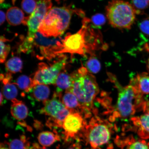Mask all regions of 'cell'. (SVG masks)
Instances as JSON below:
<instances>
[{
	"label": "cell",
	"instance_id": "6da1fadb",
	"mask_svg": "<svg viewBox=\"0 0 149 149\" xmlns=\"http://www.w3.org/2000/svg\"><path fill=\"white\" fill-rule=\"evenodd\" d=\"M90 22L88 19L84 18L82 27L79 31L74 34L68 33L66 35L63 39L61 54H77L84 56L94 54V52L100 47L101 40L99 35L91 28Z\"/></svg>",
	"mask_w": 149,
	"mask_h": 149
},
{
	"label": "cell",
	"instance_id": "7a4b0ae2",
	"mask_svg": "<svg viewBox=\"0 0 149 149\" xmlns=\"http://www.w3.org/2000/svg\"><path fill=\"white\" fill-rule=\"evenodd\" d=\"M20 39L19 53H31L39 60L49 61L61 54L63 39L60 37H47L38 31L33 37L27 36Z\"/></svg>",
	"mask_w": 149,
	"mask_h": 149
},
{
	"label": "cell",
	"instance_id": "3957f363",
	"mask_svg": "<svg viewBox=\"0 0 149 149\" xmlns=\"http://www.w3.org/2000/svg\"><path fill=\"white\" fill-rule=\"evenodd\" d=\"M109 78L118 89V95L113 113L115 117L127 119L133 115L138 108L146 109L147 102L144 101L143 95L139 90L133 78L129 85L123 87L115 77L109 74Z\"/></svg>",
	"mask_w": 149,
	"mask_h": 149
},
{
	"label": "cell",
	"instance_id": "277c9868",
	"mask_svg": "<svg viewBox=\"0 0 149 149\" xmlns=\"http://www.w3.org/2000/svg\"><path fill=\"white\" fill-rule=\"evenodd\" d=\"M74 11L69 7H53L46 15L38 31L46 37H59L68 28Z\"/></svg>",
	"mask_w": 149,
	"mask_h": 149
},
{
	"label": "cell",
	"instance_id": "5b68a950",
	"mask_svg": "<svg viewBox=\"0 0 149 149\" xmlns=\"http://www.w3.org/2000/svg\"><path fill=\"white\" fill-rule=\"evenodd\" d=\"M107 15L113 27L119 29H130L135 19V9L128 2L112 0L106 8Z\"/></svg>",
	"mask_w": 149,
	"mask_h": 149
},
{
	"label": "cell",
	"instance_id": "8992f818",
	"mask_svg": "<svg viewBox=\"0 0 149 149\" xmlns=\"http://www.w3.org/2000/svg\"><path fill=\"white\" fill-rule=\"evenodd\" d=\"M61 93L55 92L51 100L43 102V107L40 113L49 117L46 125L50 129L62 128L65 119L72 113L61 101Z\"/></svg>",
	"mask_w": 149,
	"mask_h": 149
},
{
	"label": "cell",
	"instance_id": "52a82bcc",
	"mask_svg": "<svg viewBox=\"0 0 149 149\" xmlns=\"http://www.w3.org/2000/svg\"><path fill=\"white\" fill-rule=\"evenodd\" d=\"M109 123L96 117L86 127L87 142L94 149L108 144L110 141L112 126Z\"/></svg>",
	"mask_w": 149,
	"mask_h": 149
},
{
	"label": "cell",
	"instance_id": "ba28073f",
	"mask_svg": "<svg viewBox=\"0 0 149 149\" xmlns=\"http://www.w3.org/2000/svg\"><path fill=\"white\" fill-rule=\"evenodd\" d=\"M77 72L84 98L82 112L89 117L94 107L95 98L99 93V88L95 78L86 67H81Z\"/></svg>",
	"mask_w": 149,
	"mask_h": 149
},
{
	"label": "cell",
	"instance_id": "9c48e42d",
	"mask_svg": "<svg viewBox=\"0 0 149 149\" xmlns=\"http://www.w3.org/2000/svg\"><path fill=\"white\" fill-rule=\"evenodd\" d=\"M68 61L67 56L61 54L52 64L39 63L38 70L33 78L35 84H55L57 76L64 69Z\"/></svg>",
	"mask_w": 149,
	"mask_h": 149
},
{
	"label": "cell",
	"instance_id": "30bf717a",
	"mask_svg": "<svg viewBox=\"0 0 149 149\" xmlns=\"http://www.w3.org/2000/svg\"><path fill=\"white\" fill-rule=\"evenodd\" d=\"M37 7L35 10L29 17L27 25L29 28L27 36L33 37L38 31L40 24L47 14L51 9L52 0H35Z\"/></svg>",
	"mask_w": 149,
	"mask_h": 149
},
{
	"label": "cell",
	"instance_id": "8fae6325",
	"mask_svg": "<svg viewBox=\"0 0 149 149\" xmlns=\"http://www.w3.org/2000/svg\"><path fill=\"white\" fill-rule=\"evenodd\" d=\"M85 124L81 113L79 112L70 113L64 121L62 128L65 141L74 138L81 130L84 128Z\"/></svg>",
	"mask_w": 149,
	"mask_h": 149
},
{
	"label": "cell",
	"instance_id": "7c38bea8",
	"mask_svg": "<svg viewBox=\"0 0 149 149\" xmlns=\"http://www.w3.org/2000/svg\"><path fill=\"white\" fill-rule=\"evenodd\" d=\"M28 18L29 17H25L21 9L16 7L8 9L6 13L7 21L11 25L17 26L22 24L27 25Z\"/></svg>",
	"mask_w": 149,
	"mask_h": 149
},
{
	"label": "cell",
	"instance_id": "4fadbf2b",
	"mask_svg": "<svg viewBox=\"0 0 149 149\" xmlns=\"http://www.w3.org/2000/svg\"><path fill=\"white\" fill-rule=\"evenodd\" d=\"M10 112L11 115L16 120H23L27 117L29 110L24 102L15 99L12 100Z\"/></svg>",
	"mask_w": 149,
	"mask_h": 149
},
{
	"label": "cell",
	"instance_id": "5bb4252c",
	"mask_svg": "<svg viewBox=\"0 0 149 149\" xmlns=\"http://www.w3.org/2000/svg\"><path fill=\"white\" fill-rule=\"evenodd\" d=\"M61 101L68 109L72 112H81V107L79 100L73 93L70 91H66L62 97Z\"/></svg>",
	"mask_w": 149,
	"mask_h": 149
},
{
	"label": "cell",
	"instance_id": "9a60e30c",
	"mask_svg": "<svg viewBox=\"0 0 149 149\" xmlns=\"http://www.w3.org/2000/svg\"><path fill=\"white\" fill-rule=\"evenodd\" d=\"M39 143L42 147L51 146L56 141L60 140V137L56 130L54 132L44 131L39 134L37 137Z\"/></svg>",
	"mask_w": 149,
	"mask_h": 149
},
{
	"label": "cell",
	"instance_id": "2e32d148",
	"mask_svg": "<svg viewBox=\"0 0 149 149\" xmlns=\"http://www.w3.org/2000/svg\"><path fill=\"white\" fill-rule=\"evenodd\" d=\"M72 80L70 74L63 70L57 76L55 84L56 87V92L61 93L63 91L68 90L71 86Z\"/></svg>",
	"mask_w": 149,
	"mask_h": 149
},
{
	"label": "cell",
	"instance_id": "e0dca14e",
	"mask_svg": "<svg viewBox=\"0 0 149 149\" xmlns=\"http://www.w3.org/2000/svg\"><path fill=\"white\" fill-rule=\"evenodd\" d=\"M31 92V95L37 101L44 102L48 100L50 90L47 85L40 84L35 85Z\"/></svg>",
	"mask_w": 149,
	"mask_h": 149
},
{
	"label": "cell",
	"instance_id": "ac0fdd59",
	"mask_svg": "<svg viewBox=\"0 0 149 149\" xmlns=\"http://www.w3.org/2000/svg\"><path fill=\"white\" fill-rule=\"evenodd\" d=\"M134 79L141 94L143 95L149 94V74L143 72L138 74Z\"/></svg>",
	"mask_w": 149,
	"mask_h": 149
},
{
	"label": "cell",
	"instance_id": "d6986e66",
	"mask_svg": "<svg viewBox=\"0 0 149 149\" xmlns=\"http://www.w3.org/2000/svg\"><path fill=\"white\" fill-rule=\"evenodd\" d=\"M136 125L140 127L139 131L140 135H141L143 132L149 134V107L146 113L138 118H132Z\"/></svg>",
	"mask_w": 149,
	"mask_h": 149
},
{
	"label": "cell",
	"instance_id": "ffe728a7",
	"mask_svg": "<svg viewBox=\"0 0 149 149\" xmlns=\"http://www.w3.org/2000/svg\"><path fill=\"white\" fill-rule=\"evenodd\" d=\"M16 83L19 88L26 93L30 92L33 87L36 85L33 79L25 75L19 77Z\"/></svg>",
	"mask_w": 149,
	"mask_h": 149
},
{
	"label": "cell",
	"instance_id": "44dd1931",
	"mask_svg": "<svg viewBox=\"0 0 149 149\" xmlns=\"http://www.w3.org/2000/svg\"><path fill=\"white\" fill-rule=\"evenodd\" d=\"M10 149H33L31 143L25 135H22L20 139H15L8 143Z\"/></svg>",
	"mask_w": 149,
	"mask_h": 149
},
{
	"label": "cell",
	"instance_id": "7402d4cb",
	"mask_svg": "<svg viewBox=\"0 0 149 149\" xmlns=\"http://www.w3.org/2000/svg\"><path fill=\"white\" fill-rule=\"evenodd\" d=\"M6 68L8 72L13 73L21 72L23 68V61L18 57H14L9 59L5 64Z\"/></svg>",
	"mask_w": 149,
	"mask_h": 149
},
{
	"label": "cell",
	"instance_id": "603a6c76",
	"mask_svg": "<svg viewBox=\"0 0 149 149\" xmlns=\"http://www.w3.org/2000/svg\"><path fill=\"white\" fill-rule=\"evenodd\" d=\"M2 92L3 96L7 100H11L16 99L18 95V90L16 83L10 82L3 84Z\"/></svg>",
	"mask_w": 149,
	"mask_h": 149
},
{
	"label": "cell",
	"instance_id": "cb8c5ba5",
	"mask_svg": "<svg viewBox=\"0 0 149 149\" xmlns=\"http://www.w3.org/2000/svg\"><path fill=\"white\" fill-rule=\"evenodd\" d=\"M85 66L90 73H97L101 69V64L95 54L90 56L86 63Z\"/></svg>",
	"mask_w": 149,
	"mask_h": 149
},
{
	"label": "cell",
	"instance_id": "d4e9b609",
	"mask_svg": "<svg viewBox=\"0 0 149 149\" xmlns=\"http://www.w3.org/2000/svg\"><path fill=\"white\" fill-rule=\"evenodd\" d=\"M8 41L9 40L6 38L4 36H1V54H0V61L1 63H4L10 51V45L6 44L5 43Z\"/></svg>",
	"mask_w": 149,
	"mask_h": 149
},
{
	"label": "cell",
	"instance_id": "484cf974",
	"mask_svg": "<svg viewBox=\"0 0 149 149\" xmlns=\"http://www.w3.org/2000/svg\"><path fill=\"white\" fill-rule=\"evenodd\" d=\"M21 6L23 11L28 14H31L37 7V3L35 0H23Z\"/></svg>",
	"mask_w": 149,
	"mask_h": 149
},
{
	"label": "cell",
	"instance_id": "4316f807",
	"mask_svg": "<svg viewBox=\"0 0 149 149\" xmlns=\"http://www.w3.org/2000/svg\"><path fill=\"white\" fill-rule=\"evenodd\" d=\"M127 149H149L148 147L144 141H135L132 139L128 143Z\"/></svg>",
	"mask_w": 149,
	"mask_h": 149
},
{
	"label": "cell",
	"instance_id": "83f0119b",
	"mask_svg": "<svg viewBox=\"0 0 149 149\" xmlns=\"http://www.w3.org/2000/svg\"><path fill=\"white\" fill-rule=\"evenodd\" d=\"M133 6L136 11L143 10L148 8L149 0H132Z\"/></svg>",
	"mask_w": 149,
	"mask_h": 149
},
{
	"label": "cell",
	"instance_id": "f1b7e54d",
	"mask_svg": "<svg viewBox=\"0 0 149 149\" xmlns=\"http://www.w3.org/2000/svg\"><path fill=\"white\" fill-rule=\"evenodd\" d=\"M91 20L93 25L97 27H99L104 25L106 22L105 17L103 15L100 14L93 16Z\"/></svg>",
	"mask_w": 149,
	"mask_h": 149
},
{
	"label": "cell",
	"instance_id": "f546056e",
	"mask_svg": "<svg viewBox=\"0 0 149 149\" xmlns=\"http://www.w3.org/2000/svg\"><path fill=\"white\" fill-rule=\"evenodd\" d=\"M139 27L143 33L149 36V19H145L141 22Z\"/></svg>",
	"mask_w": 149,
	"mask_h": 149
},
{
	"label": "cell",
	"instance_id": "4dcf8cb0",
	"mask_svg": "<svg viewBox=\"0 0 149 149\" xmlns=\"http://www.w3.org/2000/svg\"><path fill=\"white\" fill-rule=\"evenodd\" d=\"M6 15L3 11H1V25L4 23L5 20Z\"/></svg>",
	"mask_w": 149,
	"mask_h": 149
},
{
	"label": "cell",
	"instance_id": "1f68e13d",
	"mask_svg": "<svg viewBox=\"0 0 149 149\" xmlns=\"http://www.w3.org/2000/svg\"><path fill=\"white\" fill-rule=\"evenodd\" d=\"M67 149H81L80 145L77 144H74Z\"/></svg>",
	"mask_w": 149,
	"mask_h": 149
},
{
	"label": "cell",
	"instance_id": "d6a6232c",
	"mask_svg": "<svg viewBox=\"0 0 149 149\" xmlns=\"http://www.w3.org/2000/svg\"><path fill=\"white\" fill-rule=\"evenodd\" d=\"M3 95L2 93L1 92V102H0V103H1V105L3 103Z\"/></svg>",
	"mask_w": 149,
	"mask_h": 149
},
{
	"label": "cell",
	"instance_id": "836d02e7",
	"mask_svg": "<svg viewBox=\"0 0 149 149\" xmlns=\"http://www.w3.org/2000/svg\"><path fill=\"white\" fill-rule=\"evenodd\" d=\"M10 149L8 148H7L5 146V145L3 144H2V143H1V149Z\"/></svg>",
	"mask_w": 149,
	"mask_h": 149
},
{
	"label": "cell",
	"instance_id": "e575fe53",
	"mask_svg": "<svg viewBox=\"0 0 149 149\" xmlns=\"http://www.w3.org/2000/svg\"><path fill=\"white\" fill-rule=\"evenodd\" d=\"M147 68H148V69L149 72V57L148 59V62H147Z\"/></svg>",
	"mask_w": 149,
	"mask_h": 149
},
{
	"label": "cell",
	"instance_id": "d590c367",
	"mask_svg": "<svg viewBox=\"0 0 149 149\" xmlns=\"http://www.w3.org/2000/svg\"><path fill=\"white\" fill-rule=\"evenodd\" d=\"M4 0H1L0 1H1V3H3V1H4Z\"/></svg>",
	"mask_w": 149,
	"mask_h": 149
},
{
	"label": "cell",
	"instance_id": "8d00e7d4",
	"mask_svg": "<svg viewBox=\"0 0 149 149\" xmlns=\"http://www.w3.org/2000/svg\"><path fill=\"white\" fill-rule=\"evenodd\" d=\"M42 149H46L45 147H43V148Z\"/></svg>",
	"mask_w": 149,
	"mask_h": 149
}]
</instances>
